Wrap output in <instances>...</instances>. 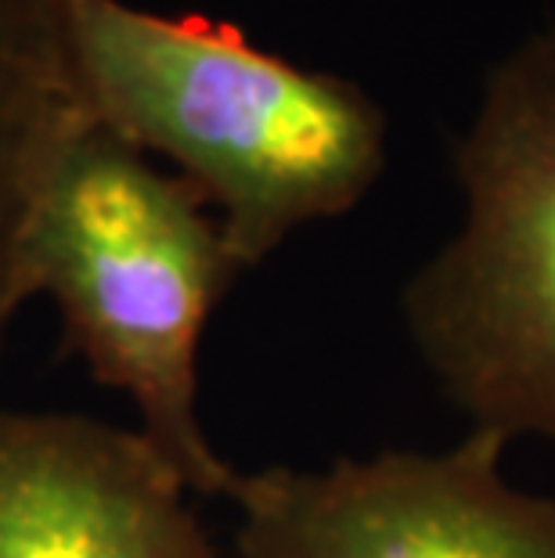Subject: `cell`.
<instances>
[{"label": "cell", "instance_id": "cell-2", "mask_svg": "<svg viewBox=\"0 0 555 558\" xmlns=\"http://www.w3.org/2000/svg\"><path fill=\"white\" fill-rule=\"evenodd\" d=\"M242 270L184 177L76 116L26 217L22 300L51 295L69 347L134 403L137 433L195 497H231L239 483L198 418V347Z\"/></svg>", "mask_w": 555, "mask_h": 558}, {"label": "cell", "instance_id": "cell-5", "mask_svg": "<svg viewBox=\"0 0 555 558\" xmlns=\"http://www.w3.org/2000/svg\"><path fill=\"white\" fill-rule=\"evenodd\" d=\"M148 436L0 408V558H220Z\"/></svg>", "mask_w": 555, "mask_h": 558}, {"label": "cell", "instance_id": "cell-3", "mask_svg": "<svg viewBox=\"0 0 555 558\" xmlns=\"http://www.w3.org/2000/svg\"><path fill=\"white\" fill-rule=\"evenodd\" d=\"M455 173L462 228L408 281V336L472 429L555 447V33L491 69Z\"/></svg>", "mask_w": 555, "mask_h": 558}, {"label": "cell", "instance_id": "cell-1", "mask_svg": "<svg viewBox=\"0 0 555 558\" xmlns=\"http://www.w3.org/2000/svg\"><path fill=\"white\" fill-rule=\"evenodd\" d=\"M87 120L162 159L217 213L250 270L350 213L386 166V112L347 76L289 62L231 22L130 0H58Z\"/></svg>", "mask_w": 555, "mask_h": 558}, {"label": "cell", "instance_id": "cell-6", "mask_svg": "<svg viewBox=\"0 0 555 558\" xmlns=\"http://www.w3.org/2000/svg\"><path fill=\"white\" fill-rule=\"evenodd\" d=\"M80 112L58 0H0V347L26 303L19 253L33 195Z\"/></svg>", "mask_w": 555, "mask_h": 558}, {"label": "cell", "instance_id": "cell-4", "mask_svg": "<svg viewBox=\"0 0 555 558\" xmlns=\"http://www.w3.org/2000/svg\"><path fill=\"white\" fill-rule=\"evenodd\" d=\"M509 439L239 472L242 558H555V501L505 480Z\"/></svg>", "mask_w": 555, "mask_h": 558}]
</instances>
